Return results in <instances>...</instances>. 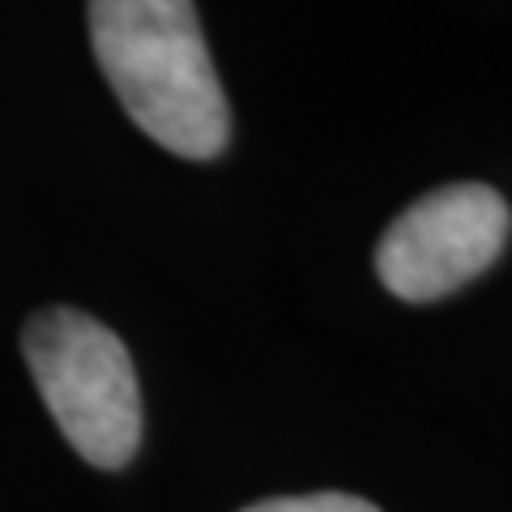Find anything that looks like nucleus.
Returning <instances> with one entry per match:
<instances>
[{
	"instance_id": "1",
	"label": "nucleus",
	"mask_w": 512,
	"mask_h": 512,
	"mask_svg": "<svg viewBox=\"0 0 512 512\" xmlns=\"http://www.w3.org/2000/svg\"><path fill=\"white\" fill-rule=\"evenodd\" d=\"M90 43L133 124L180 158H218L231 107L192 0H90Z\"/></svg>"
},
{
	"instance_id": "2",
	"label": "nucleus",
	"mask_w": 512,
	"mask_h": 512,
	"mask_svg": "<svg viewBox=\"0 0 512 512\" xmlns=\"http://www.w3.org/2000/svg\"><path fill=\"white\" fill-rule=\"evenodd\" d=\"M22 350L64 440L99 470L128 466L141 444V389L116 333L77 308H47L30 316Z\"/></svg>"
},
{
	"instance_id": "3",
	"label": "nucleus",
	"mask_w": 512,
	"mask_h": 512,
	"mask_svg": "<svg viewBox=\"0 0 512 512\" xmlns=\"http://www.w3.org/2000/svg\"><path fill=\"white\" fill-rule=\"evenodd\" d=\"M512 227L508 201L487 184H444L397 214L376 248V274L397 299L431 303L487 274Z\"/></svg>"
},
{
	"instance_id": "4",
	"label": "nucleus",
	"mask_w": 512,
	"mask_h": 512,
	"mask_svg": "<svg viewBox=\"0 0 512 512\" xmlns=\"http://www.w3.org/2000/svg\"><path fill=\"white\" fill-rule=\"evenodd\" d=\"M244 512H380V508L359 500V495L316 491V495H278V500H261Z\"/></svg>"
}]
</instances>
